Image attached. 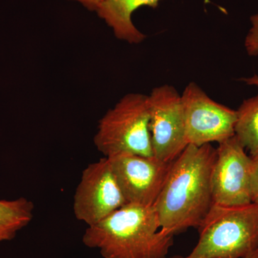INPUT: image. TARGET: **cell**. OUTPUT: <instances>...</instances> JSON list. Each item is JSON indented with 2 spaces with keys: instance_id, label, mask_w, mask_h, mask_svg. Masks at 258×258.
I'll return each mask as SVG.
<instances>
[{
  "instance_id": "obj_1",
  "label": "cell",
  "mask_w": 258,
  "mask_h": 258,
  "mask_svg": "<svg viewBox=\"0 0 258 258\" xmlns=\"http://www.w3.org/2000/svg\"><path fill=\"white\" fill-rule=\"evenodd\" d=\"M217 149L189 144L171 164L154 205L161 230L174 236L200 227L213 205L211 175Z\"/></svg>"
},
{
  "instance_id": "obj_2",
  "label": "cell",
  "mask_w": 258,
  "mask_h": 258,
  "mask_svg": "<svg viewBox=\"0 0 258 258\" xmlns=\"http://www.w3.org/2000/svg\"><path fill=\"white\" fill-rule=\"evenodd\" d=\"M83 242L103 258H166L174 236L161 230L154 207L126 204L88 226Z\"/></svg>"
},
{
  "instance_id": "obj_3",
  "label": "cell",
  "mask_w": 258,
  "mask_h": 258,
  "mask_svg": "<svg viewBox=\"0 0 258 258\" xmlns=\"http://www.w3.org/2000/svg\"><path fill=\"white\" fill-rule=\"evenodd\" d=\"M200 238L185 258H246L258 250V204H213L199 227Z\"/></svg>"
},
{
  "instance_id": "obj_4",
  "label": "cell",
  "mask_w": 258,
  "mask_h": 258,
  "mask_svg": "<svg viewBox=\"0 0 258 258\" xmlns=\"http://www.w3.org/2000/svg\"><path fill=\"white\" fill-rule=\"evenodd\" d=\"M149 96L128 93L98 123L94 144L105 157L122 153L154 157L149 131Z\"/></svg>"
},
{
  "instance_id": "obj_5",
  "label": "cell",
  "mask_w": 258,
  "mask_h": 258,
  "mask_svg": "<svg viewBox=\"0 0 258 258\" xmlns=\"http://www.w3.org/2000/svg\"><path fill=\"white\" fill-rule=\"evenodd\" d=\"M181 96L188 145L220 144L235 136L237 111L212 100L196 83H189Z\"/></svg>"
},
{
  "instance_id": "obj_6",
  "label": "cell",
  "mask_w": 258,
  "mask_h": 258,
  "mask_svg": "<svg viewBox=\"0 0 258 258\" xmlns=\"http://www.w3.org/2000/svg\"><path fill=\"white\" fill-rule=\"evenodd\" d=\"M149 103L153 154L172 162L188 145L181 95L174 86L163 85L153 89Z\"/></svg>"
},
{
  "instance_id": "obj_7",
  "label": "cell",
  "mask_w": 258,
  "mask_h": 258,
  "mask_svg": "<svg viewBox=\"0 0 258 258\" xmlns=\"http://www.w3.org/2000/svg\"><path fill=\"white\" fill-rule=\"evenodd\" d=\"M107 157L83 170L74 197V212L79 221L91 226L126 205Z\"/></svg>"
},
{
  "instance_id": "obj_8",
  "label": "cell",
  "mask_w": 258,
  "mask_h": 258,
  "mask_svg": "<svg viewBox=\"0 0 258 258\" xmlns=\"http://www.w3.org/2000/svg\"><path fill=\"white\" fill-rule=\"evenodd\" d=\"M244 149L235 136L219 144L211 175L214 204L240 206L252 203V157Z\"/></svg>"
},
{
  "instance_id": "obj_9",
  "label": "cell",
  "mask_w": 258,
  "mask_h": 258,
  "mask_svg": "<svg viewBox=\"0 0 258 258\" xmlns=\"http://www.w3.org/2000/svg\"><path fill=\"white\" fill-rule=\"evenodd\" d=\"M127 204L154 206L172 162L122 153L107 157Z\"/></svg>"
},
{
  "instance_id": "obj_10",
  "label": "cell",
  "mask_w": 258,
  "mask_h": 258,
  "mask_svg": "<svg viewBox=\"0 0 258 258\" xmlns=\"http://www.w3.org/2000/svg\"><path fill=\"white\" fill-rule=\"evenodd\" d=\"M161 0H103L96 13L104 20L116 38L130 44H139L146 39L134 25L132 15L144 6L157 8Z\"/></svg>"
},
{
  "instance_id": "obj_11",
  "label": "cell",
  "mask_w": 258,
  "mask_h": 258,
  "mask_svg": "<svg viewBox=\"0 0 258 258\" xmlns=\"http://www.w3.org/2000/svg\"><path fill=\"white\" fill-rule=\"evenodd\" d=\"M34 205L30 200H0V242L11 240L33 217Z\"/></svg>"
},
{
  "instance_id": "obj_12",
  "label": "cell",
  "mask_w": 258,
  "mask_h": 258,
  "mask_svg": "<svg viewBox=\"0 0 258 258\" xmlns=\"http://www.w3.org/2000/svg\"><path fill=\"white\" fill-rule=\"evenodd\" d=\"M235 136L251 157L258 156V95L244 100L237 110Z\"/></svg>"
},
{
  "instance_id": "obj_13",
  "label": "cell",
  "mask_w": 258,
  "mask_h": 258,
  "mask_svg": "<svg viewBox=\"0 0 258 258\" xmlns=\"http://www.w3.org/2000/svg\"><path fill=\"white\" fill-rule=\"evenodd\" d=\"M251 26L244 40V47L247 55L251 57L258 55V13L250 18Z\"/></svg>"
},
{
  "instance_id": "obj_14",
  "label": "cell",
  "mask_w": 258,
  "mask_h": 258,
  "mask_svg": "<svg viewBox=\"0 0 258 258\" xmlns=\"http://www.w3.org/2000/svg\"><path fill=\"white\" fill-rule=\"evenodd\" d=\"M250 190L252 203L258 204V156L252 157Z\"/></svg>"
},
{
  "instance_id": "obj_15",
  "label": "cell",
  "mask_w": 258,
  "mask_h": 258,
  "mask_svg": "<svg viewBox=\"0 0 258 258\" xmlns=\"http://www.w3.org/2000/svg\"><path fill=\"white\" fill-rule=\"evenodd\" d=\"M69 1L76 2L89 11L96 12L103 0H69Z\"/></svg>"
},
{
  "instance_id": "obj_16",
  "label": "cell",
  "mask_w": 258,
  "mask_h": 258,
  "mask_svg": "<svg viewBox=\"0 0 258 258\" xmlns=\"http://www.w3.org/2000/svg\"><path fill=\"white\" fill-rule=\"evenodd\" d=\"M240 81L248 85V86L258 87V76L257 75H254L252 77L243 78V79H241Z\"/></svg>"
},
{
  "instance_id": "obj_17",
  "label": "cell",
  "mask_w": 258,
  "mask_h": 258,
  "mask_svg": "<svg viewBox=\"0 0 258 258\" xmlns=\"http://www.w3.org/2000/svg\"><path fill=\"white\" fill-rule=\"evenodd\" d=\"M170 258H185V257H182V256L180 255H175L173 256V257H171ZM246 258H258V250L256 251L255 252H254L253 254H251V255L248 256Z\"/></svg>"
}]
</instances>
